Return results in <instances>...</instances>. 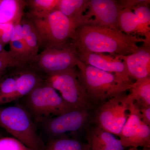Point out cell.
I'll return each instance as SVG.
<instances>
[{"label":"cell","mask_w":150,"mask_h":150,"mask_svg":"<svg viewBox=\"0 0 150 150\" xmlns=\"http://www.w3.org/2000/svg\"><path fill=\"white\" fill-rule=\"evenodd\" d=\"M129 96L139 107H150V77L136 80Z\"/></svg>","instance_id":"obj_19"},{"label":"cell","mask_w":150,"mask_h":150,"mask_svg":"<svg viewBox=\"0 0 150 150\" xmlns=\"http://www.w3.org/2000/svg\"><path fill=\"white\" fill-rule=\"evenodd\" d=\"M14 25L13 23H0V43L4 46L9 43Z\"/></svg>","instance_id":"obj_28"},{"label":"cell","mask_w":150,"mask_h":150,"mask_svg":"<svg viewBox=\"0 0 150 150\" xmlns=\"http://www.w3.org/2000/svg\"><path fill=\"white\" fill-rule=\"evenodd\" d=\"M123 8L119 17V29L127 34L137 33L142 34V27L139 19L131 9L133 1H121Z\"/></svg>","instance_id":"obj_18"},{"label":"cell","mask_w":150,"mask_h":150,"mask_svg":"<svg viewBox=\"0 0 150 150\" xmlns=\"http://www.w3.org/2000/svg\"><path fill=\"white\" fill-rule=\"evenodd\" d=\"M40 37L41 47H62L71 42L76 28L58 9L44 14L24 13Z\"/></svg>","instance_id":"obj_3"},{"label":"cell","mask_w":150,"mask_h":150,"mask_svg":"<svg viewBox=\"0 0 150 150\" xmlns=\"http://www.w3.org/2000/svg\"><path fill=\"white\" fill-rule=\"evenodd\" d=\"M76 51L78 59L81 62L105 71L114 74L126 82L133 83L125 63L121 59L103 54Z\"/></svg>","instance_id":"obj_12"},{"label":"cell","mask_w":150,"mask_h":150,"mask_svg":"<svg viewBox=\"0 0 150 150\" xmlns=\"http://www.w3.org/2000/svg\"><path fill=\"white\" fill-rule=\"evenodd\" d=\"M0 150H32L15 138H0Z\"/></svg>","instance_id":"obj_26"},{"label":"cell","mask_w":150,"mask_h":150,"mask_svg":"<svg viewBox=\"0 0 150 150\" xmlns=\"http://www.w3.org/2000/svg\"><path fill=\"white\" fill-rule=\"evenodd\" d=\"M150 1H136L131 9L139 21L142 34L145 38H150V9L149 7Z\"/></svg>","instance_id":"obj_24"},{"label":"cell","mask_w":150,"mask_h":150,"mask_svg":"<svg viewBox=\"0 0 150 150\" xmlns=\"http://www.w3.org/2000/svg\"><path fill=\"white\" fill-rule=\"evenodd\" d=\"M0 127L32 150H45L35 122L25 108L0 106Z\"/></svg>","instance_id":"obj_4"},{"label":"cell","mask_w":150,"mask_h":150,"mask_svg":"<svg viewBox=\"0 0 150 150\" xmlns=\"http://www.w3.org/2000/svg\"><path fill=\"white\" fill-rule=\"evenodd\" d=\"M17 99L24 98L44 81V75L28 65L16 68Z\"/></svg>","instance_id":"obj_14"},{"label":"cell","mask_w":150,"mask_h":150,"mask_svg":"<svg viewBox=\"0 0 150 150\" xmlns=\"http://www.w3.org/2000/svg\"><path fill=\"white\" fill-rule=\"evenodd\" d=\"M26 7L25 1L0 0V23L20 22Z\"/></svg>","instance_id":"obj_17"},{"label":"cell","mask_w":150,"mask_h":150,"mask_svg":"<svg viewBox=\"0 0 150 150\" xmlns=\"http://www.w3.org/2000/svg\"><path fill=\"white\" fill-rule=\"evenodd\" d=\"M129 99L125 93L105 100L94 117L96 126L119 136L129 117Z\"/></svg>","instance_id":"obj_7"},{"label":"cell","mask_w":150,"mask_h":150,"mask_svg":"<svg viewBox=\"0 0 150 150\" xmlns=\"http://www.w3.org/2000/svg\"><path fill=\"white\" fill-rule=\"evenodd\" d=\"M2 137H4V135H3L2 132L0 131V138H2Z\"/></svg>","instance_id":"obj_33"},{"label":"cell","mask_w":150,"mask_h":150,"mask_svg":"<svg viewBox=\"0 0 150 150\" xmlns=\"http://www.w3.org/2000/svg\"><path fill=\"white\" fill-rule=\"evenodd\" d=\"M88 5L85 16L89 25L120 31L119 17L123 8L121 1L88 0Z\"/></svg>","instance_id":"obj_11"},{"label":"cell","mask_w":150,"mask_h":150,"mask_svg":"<svg viewBox=\"0 0 150 150\" xmlns=\"http://www.w3.org/2000/svg\"><path fill=\"white\" fill-rule=\"evenodd\" d=\"M21 23L23 40L34 59L41 47L40 37L32 23L24 14Z\"/></svg>","instance_id":"obj_20"},{"label":"cell","mask_w":150,"mask_h":150,"mask_svg":"<svg viewBox=\"0 0 150 150\" xmlns=\"http://www.w3.org/2000/svg\"><path fill=\"white\" fill-rule=\"evenodd\" d=\"M88 0H59L57 9L69 20L76 29L89 24L85 16Z\"/></svg>","instance_id":"obj_16"},{"label":"cell","mask_w":150,"mask_h":150,"mask_svg":"<svg viewBox=\"0 0 150 150\" xmlns=\"http://www.w3.org/2000/svg\"><path fill=\"white\" fill-rule=\"evenodd\" d=\"M24 97L25 108L36 123H43L74 110L44 81Z\"/></svg>","instance_id":"obj_5"},{"label":"cell","mask_w":150,"mask_h":150,"mask_svg":"<svg viewBox=\"0 0 150 150\" xmlns=\"http://www.w3.org/2000/svg\"><path fill=\"white\" fill-rule=\"evenodd\" d=\"M89 110H71L41 124L46 134L53 138L66 137L67 134L79 132L87 126L91 116Z\"/></svg>","instance_id":"obj_10"},{"label":"cell","mask_w":150,"mask_h":150,"mask_svg":"<svg viewBox=\"0 0 150 150\" xmlns=\"http://www.w3.org/2000/svg\"><path fill=\"white\" fill-rule=\"evenodd\" d=\"M76 67L80 80L93 103L105 101L126 92L130 90L133 83L86 64L79 59Z\"/></svg>","instance_id":"obj_2"},{"label":"cell","mask_w":150,"mask_h":150,"mask_svg":"<svg viewBox=\"0 0 150 150\" xmlns=\"http://www.w3.org/2000/svg\"><path fill=\"white\" fill-rule=\"evenodd\" d=\"M79 59L71 42L62 47H49L38 53L28 65L45 75L76 67Z\"/></svg>","instance_id":"obj_8"},{"label":"cell","mask_w":150,"mask_h":150,"mask_svg":"<svg viewBox=\"0 0 150 150\" xmlns=\"http://www.w3.org/2000/svg\"><path fill=\"white\" fill-rule=\"evenodd\" d=\"M16 68L14 74L8 75L6 73L0 78V106L17 100Z\"/></svg>","instance_id":"obj_21"},{"label":"cell","mask_w":150,"mask_h":150,"mask_svg":"<svg viewBox=\"0 0 150 150\" xmlns=\"http://www.w3.org/2000/svg\"><path fill=\"white\" fill-rule=\"evenodd\" d=\"M9 52L15 60L22 66L28 65L33 58L25 43L23 37L11 38L9 42Z\"/></svg>","instance_id":"obj_22"},{"label":"cell","mask_w":150,"mask_h":150,"mask_svg":"<svg viewBox=\"0 0 150 150\" xmlns=\"http://www.w3.org/2000/svg\"><path fill=\"white\" fill-rule=\"evenodd\" d=\"M45 150H90L88 143L68 137L53 138L45 146Z\"/></svg>","instance_id":"obj_23"},{"label":"cell","mask_w":150,"mask_h":150,"mask_svg":"<svg viewBox=\"0 0 150 150\" xmlns=\"http://www.w3.org/2000/svg\"><path fill=\"white\" fill-rule=\"evenodd\" d=\"M129 114L118 137L123 147L150 148V126L141 118L139 108L129 97Z\"/></svg>","instance_id":"obj_9"},{"label":"cell","mask_w":150,"mask_h":150,"mask_svg":"<svg viewBox=\"0 0 150 150\" xmlns=\"http://www.w3.org/2000/svg\"><path fill=\"white\" fill-rule=\"evenodd\" d=\"M59 0H28L25 1L28 12L34 14H44L57 9Z\"/></svg>","instance_id":"obj_25"},{"label":"cell","mask_w":150,"mask_h":150,"mask_svg":"<svg viewBox=\"0 0 150 150\" xmlns=\"http://www.w3.org/2000/svg\"><path fill=\"white\" fill-rule=\"evenodd\" d=\"M127 150H150V148H143L142 149H139V148L131 147Z\"/></svg>","instance_id":"obj_30"},{"label":"cell","mask_w":150,"mask_h":150,"mask_svg":"<svg viewBox=\"0 0 150 150\" xmlns=\"http://www.w3.org/2000/svg\"><path fill=\"white\" fill-rule=\"evenodd\" d=\"M6 72H5L0 73V78L2 76H4V75L6 73Z\"/></svg>","instance_id":"obj_32"},{"label":"cell","mask_w":150,"mask_h":150,"mask_svg":"<svg viewBox=\"0 0 150 150\" xmlns=\"http://www.w3.org/2000/svg\"><path fill=\"white\" fill-rule=\"evenodd\" d=\"M23 67L12 58L8 51L0 54V73L5 72L9 68Z\"/></svg>","instance_id":"obj_27"},{"label":"cell","mask_w":150,"mask_h":150,"mask_svg":"<svg viewBox=\"0 0 150 150\" xmlns=\"http://www.w3.org/2000/svg\"><path fill=\"white\" fill-rule=\"evenodd\" d=\"M114 57L125 63L131 79L150 77V43H144L137 52L130 55Z\"/></svg>","instance_id":"obj_13"},{"label":"cell","mask_w":150,"mask_h":150,"mask_svg":"<svg viewBox=\"0 0 150 150\" xmlns=\"http://www.w3.org/2000/svg\"><path fill=\"white\" fill-rule=\"evenodd\" d=\"M6 51V50L4 49V46H3L1 43H0V54L4 53V52L5 51Z\"/></svg>","instance_id":"obj_31"},{"label":"cell","mask_w":150,"mask_h":150,"mask_svg":"<svg viewBox=\"0 0 150 150\" xmlns=\"http://www.w3.org/2000/svg\"><path fill=\"white\" fill-rule=\"evenodd\" d=\"M139 42L145 38L120 30L97 25H84L77 28L71 43L75 50L97 54L108 53L112 56H127L137 52Z\"/></svg>","instance_id":"obj_1"},{"label":"cell","mask_w":150,"mask_h":150,"mask_svg":"<svg viewBox=\"0 0 150 150\" xmlns=\"http://www.w3.org/2000/svg\"><path fill=\"white\" fill-rule=\"evenodd\" d=\"M76 67L45 75L44 81L58 91L63 100L74 110H89L93 103L80 80Z\"/></svg>","instance_id":"obj_6"},{"label":"cell","mask_w":150,"mask_h":150,"mask_svg":"<svg viewBox=\"0 0 150 150\" xmlns=\"http://www.w3.org/2000/svg\"><path fill=\"white\" fill-rule=\"evenodd\" d=\"M87 140L90 150H123L121 141L113 134L95 126L89 129Z\"/></svg>","instance_id":"obj_15"},{"label":"cell","mask_w":150,"mask_h":150,"mask_svg":"<svg viewBox=\"0 0 150 150\" xmlns=\"http://www.w3.org/2000/svg\"><path fill=\"white\" fill-rule=\"evenodd\" d=\"M139 107L142 121L145 124L150 126V107Z\"/></svg>","instance_id":"obj_29"}]
</instances>
